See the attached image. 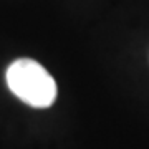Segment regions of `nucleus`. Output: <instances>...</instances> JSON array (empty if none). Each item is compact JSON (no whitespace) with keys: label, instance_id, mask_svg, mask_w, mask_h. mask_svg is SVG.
Returning <instances> with one entry per match:
<instances>
[{"label":"nucleus","instance_id":"obj_1","mask_svg":"<svg viewBox=\"0 0 149 149\" xmlns=\"http://www.w3.org/2000/svg\"><path fill=\"white\" fill-rule=\"evenodd\" d=\"M7 85L18 100L32 108H48L56 100L53 76L35 60H15L7 68Z\"/></svg>","mask_w":149,"mask_h":149}]
</instances>
